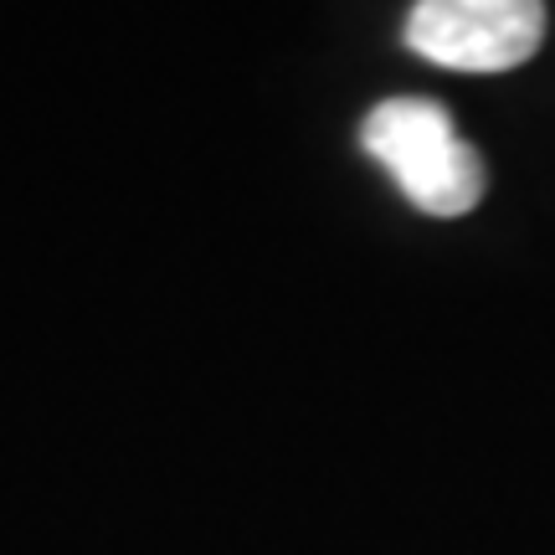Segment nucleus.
<instances>
[{
  "label": "nucleus",
  "instance_id": "nucleus-1",
  "mask_svg": "<svg viewBox=\"0 0 555 555\" xmlns=\"http://www.w3.org/2000/svg\"><path fill=\"white\" fill-rule=\"evenodd\" d=\"M360 144L391 170L406 201L427 217H463L483 196V159L463 144L448 108L433 99H391L360 124Z\"/></svg>",
  "mask_w": 555,
  "mask_h": 555
},
{
  "label": "nucleus",
  "instance_id": "nucleus-2",
  "mask_svg": "<svg viewBox=\"0 0 555 555\" xmlns=\"http://www.w3.org/2000/svg\"><path fill=\"white\" fill-rule=\"evenodd\" d=\"M545 37V0H416L406 47L453 73H509Z\"/></svg>",
  "mask_w": 555,
  "mask_h": 555
}]
</instances>
